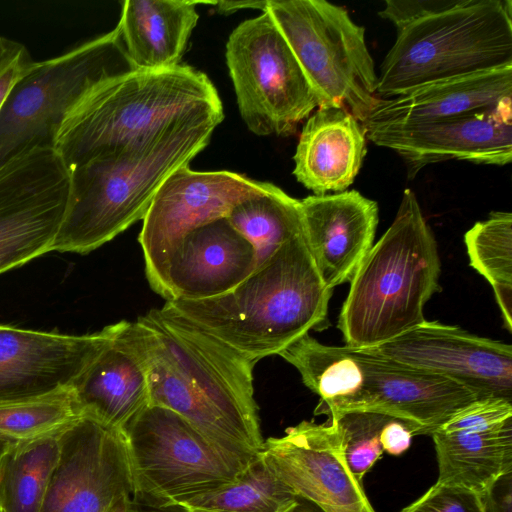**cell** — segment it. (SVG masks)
Masks as SVG:
<instances>
[{
  "label": "cell",
  "instance_id": "38",
  "mask_svg": "<svg viewBox=\"0 0 512 512\" xmlns=\"http://www.w3.org/2000/svg\"><path fill=\"white\" fill-rule=\"evenodd\" d=\"M129 512H186L185 509L175 503H170L152 498L140 492L133 494Z\"/></svg>",
  "mask_w": 512,
  "mask_h": 512
},
{
  "label": "cell",
  "instance_id": "13",
  "mask_svg": "<svg viewBox=\"0 0 512 512\" xmlns=\"http://www.w3.org/2000/svg\"><path fill=\"white\" fill-rule=\"evenodd\" d=\"M266 464L294 494L323 512H376L351 471L337 424L302 421L260 451Z\"/></svg>",
  "mask_w": 512,
  "mask_h": 512
},
{
  "label": "cell",
  "instance_id": "33",
  "mask_svg": "<svg viewBox=\"0 0 512 512\" xmlns=\"http://www.w3.org/2000/svg\"><path fill=\"white\" fill-rule=\"evenodd\" d=\"M401 512H486L481 496L467 488L436 482Z\"/></svg>",
  "mask_w": 512,
  "mask_h": 512
},
{
  "label": "cell",
  "instance_id": "1",
  "mask_svg": "<svg viewBox=\"0 0 512 512\" xmlns=\"http://www.w3.org/2000/svg\"><path fill=\"white\" fill-rule=\"evenodd\" d=\"M137 320L163 352L148 363L149 405L174 411L226 451L259 454L256 363L165 306Z\"/></svg>",
  "mask_w": 512,
  "mask_h": 512
},
{
  "label": "cell",
  "instance_id": "19",
  "mask_svg": "<svg viewBox=\"0 0 512 512\" xmlns=\"http://www.w3.org/2000/svg\"><path fill=\"white\" fill-rule=\"evenodd\" d=\"M256 265L252 244L221 218L183 235L148 282L166 301L200 300L230 291Z\"/></svg>",
  "mask_w": 512,
  "mask_h": 512
},
{
  "label": "cell",
  "instance_id": "14",
  "mask_svg": "<svg viewBox=\"0 0 512 512\" xmlns=\"http://www.w3.org/2000/svg\"><path fill=\"white\" fill-rule=\"evenodd\" d=\"M268 183L230 171H193L189 165L173 171L158 188L138 237L147 280L183 235L227 218L238 203L265 192Z\"/></svg>",
  "mask_w": 512,
  "mask_h": 512
},
{
  "label": "cell",
  "instance_id": "24",
  "mask_svg": "<svg viewBox=\"0 0 512 512\" xmlns=\"http://www.w3.org/2000/svg\"><path fill=\"white\" fill-rule=\"evenodd\" d=\"M512 96V65L429 83L379 99L364 126L419 123L491 108Z\"/></svg>",
  "mask_w": 512,
  "mask_h": 512
},
{
  "label": "cell",
  "instance_id": "12",
  "mask_svg": "<svg viewBox=\"0 0 512 512\" xmlns=\"http://www.w3.org/2000/svg\"><path fill=\"white\" fill-rule=\"evenodd\" d=\"M59 441L41 512H106L136 492L122 431L82 414L59 432Z\"/></svg>",
  "mask_w": 512,
  "mask_h": 512
},
{
  "label": "cell",
  "instance_id": "39",
  "mask_svg": "<svg viewBox=\"0 0 512 512\" xmlns=\"http://www.w3.org/2000/svg\"><path fill=\"white\" fill-rule=\"evenodd\" d=\"M267 1H217V9L220 13L229 14L240 9H266Z\"/></svg>",
  "mask_w": 512,
  "mask_h": 512
},
{
  "label": "cell",
  "instance_id": "40",
  "mask_svg": "<svg viewBox=\"0 0 512 512\" xmlns=\"http://www.w3.org/2000/svg\"><path fill=\"white\" fill-rule=\"evenodd\" d=\"M133 494L122 496L106 512H129Z\"/></svg>",
  "mask_w": 512,
  "mask_h": 512
},
{
  "label": "cell",
  "instance_id": "31",
  "mask_svg": "<svg viewBox=\"0 0 512 512\" xmlns=\"http://www.w3.org/2000/svg\"><path fill=\"white\" fill-rule=\"evenodd\" d=\"M82 415L72 389L0 404V436L12 441L55 433Z\"/></svg>",
  "mask_w": 512,
  "mask_h": 512
},
{
  "label": "cell",
  "instance_id": "17",
  "mask_svg": "<svg viewBox=\"0 0 512 512\" xmlns=\"http://www.w3.org/2000/svg\"><path fill=\"white\" fill-rule=\"evenodd\" d=\"M118 328L67 335L0 325V404L70 389Z\"/></svg>",
  "mask_w": 512,
  "mask_h": 512
},
{
  "label": "cell",
  "instance_id": "29",
  "mask_svg": "<svg viewBox=\"0 0 512 512\" xmlns=\"http://www.w3.org/2000/svg\"><path fill=\"white\" fill-rule=\"evenodd\" d=\"M470 265L492 286L504 319L512 331V214L493 211L464 236Z\"/></svg>",
  "mask_w": 512,
  "mask_h": 512
},
{
  "label": "cell",
  "instance_id": "23",
  "mask_svg": "<svg viewBox=\"0 0 512 512\" xmlns=\"http://www.w3.org/2000/svg\"><path fill=\"white\" fill-rule=\"evenodd\" d=\"M366 155V130L349 112L318 107L303 126L293 174L314 195L343 192L354 182Z\"/></svg>",
  "mask_w": 512,
  "mask_h": 512
},
{
  "label": "cell",
  "instance_id": "7",
  "mask_svg": "<svg viewBox=\"0 0 512 512\" xmlns=\"http://www.w3.org/2000/svg\"><path fill=\"white\" fill-rule=\"evenodd\" d=\"M134 70L117 26L60 56L35 61L0 110V166L36 148L54 149L65 118L92 88Z\"/></svg>",
  "mask_w": 512,
  "mask_h": 512
},
{
  "label": "cell",
  "instance_id": "32",
  "mask_svg": "<svg viewBox=\"0 0 512 512\" xmlns=\"http://www.w3.org/2000/svg\"><path fill=\"white\" fill-rule=\"evenodd\" d=\"M391 417L377 411H350L329 418L337 424L343 438L347 463L361 482L383 453L380 434Z\"/></svg>",
  "mask_w": 512,
  "mask_h": 512
},
{
  "label": "cell",
  "instance_id": "35",
  "mask_svg": "<svg viewBox=\"0 0 512 512\" xmlns=\"http://www.w3.org/2000/svg\"><path fill=\"white\" fill-rule=\"evenodd\" d=\"M34 63L25 45L0 36V110L15 83Z\"/></svg>",
  "mask_w": 512,
  "mask_h": 512
},
{
  "label": "cell",
  "instance_id": "16",
  "mask_svg": "<svg viewBox=\"0 0 512 512\" xmlns=\"http://www.w3.org/2000/svg\"><path fill=\"white\" fill-rule=\"evenodd\" d=\"M364 350L447 377L477 399L512 402L510 344L425 320L391 341Z\"/></svg>",
  "mask_w": 512,
  "mask_h": 512
},
{
  "label": "cell",
  "instance_id": "5",
  "mask_svg": "<svg viewBox=\"0 0 512 512\" xmlns=\"http://www.w3.org/2000/svg\"><path fill=\"white\" fill-rule=\"evenodd\" d=\"M440 273L433 231L416 195L405 189L392 224L350 280L338 319L346 346L376 347L423 323Z\"/></svg>",
  "mask_w": 512,
  "mask_h": 512
},
{
  "label": "cell",
  "instance_id": "42",
  "mask_svg": "<svg viewBox=\"0 0 512 512\" xmlns=\"http://www.w3.org/2000/svg\"><path fill=\"white\" fill-rule=\"evenodd\" d=\"M15 441L0 436V459Z\"/></svg>",
  "mask_w": 512,
  "mask_h": 512
},
{
  "label": "cell",
  "instance_id": "4",
  "mask_svg": "<svg viewBox=\"0 0 512 512\" xmlns=\"http://www.w3.org/2000/svg\"><path fill=\"white\" fill-rule=\"evenodd\" d=\"M221 108L211 80L191 66L134 70L92 88L65 118L54 150L70 170Z\"/></svg>",
  "mask_w": 512,
  "mask_h": 512
},
{
  "label": "cell",
  "instance_id": "36",
  "mask_svg": "<svg viewBox=\"0 0 512 512\" xmlns=\"http://www.w3.org/2000/svg\"><path fill=\"white\" fill-rule=\"evenodd\" d=\"M413 436L408 423L392 416L381 431L380 443L383 451L399 456L410 447Z\"/></svg>",
  "mask_w": 512,
  "mask_h": 512
},
{
  "label": "cell",
  "instance_id": "2",
  "mask_svg": "<svg viewBox=\"0 0 512 512\" xmlns=\"http://www.w3.org/2000/svg\"><path fill=\"white\" fill-rule=\"evenodd\" d=\"M223 108L69 171L65 213L52 251L89 253L143 220L163 181L208 144Z\"/></svg>",
  "mask_w": 512,
  "mask_h": 512
},
{
  "label": "cell",
  "instance_id": "20",
  "mask_svg": "<svg viewBox=\"0 0 512 512\" xmlns=\"http://www.w3.org/2000/svg\"><path fill=\"white\" fill-rule=\"evenodd\" d=\"M365 371L355 411L386 413L408 423L413 435H431L458 411L478 400L461 384L433 372L357 349Z\"/></svg>",
  "mask_w": 512,
  "mask_h": 512
},
{
  "label": "cell",
  "instance_id": "28",
  "mask_svg": "<svg viewBox=\"0 0 512 512\" xmlns=\"http://www.w3.org/2000/svg\"><path fill=\"white\" fill-rule=\"evenodd\" d=\"M227 219L254 247L256 267L284 243L304 233L300 200L272 183L265 192L238 203Z\"/></svg>",
  "mask_w": 512,
  "mask_h": 512
},
{
  "label": "cell",
  "instance_id": "15",
  "mask_svg": "<svg viewBox=\"0 0 512 512\" xmlns=\"http://www.w3.org/2000/svg\"><path fill=\"white\" fill-rule=\"evenodd\" d=\"M364 128L371 142L403 158L410 179L429 164L451 159L493 165L512 160L511 98L452 118Z\"/></svg>",
  "mask_w": 512,
  "mask_h": 512
},
{
  "label": "cell",
  "instance_id": "10",
  "mask_svg": "<svg viewBox=\"0 0 512 512\" xmlns=\"http://www.w3.org/2000/svg\"><path fill=\"white\" fill-rule=\"evenodd\" d=\"M226 62L240 115L254 134H291L318 108L308 79L267 11L231 32Z\"/></svg>",
  "mask_w": 512,
  "mask_h": 512
},
{
  "label": "cell",
  "instance_id": "9",
  "mask_svg": "<svg viewBox=\"0 0 512 512\" xmlns=\"http://www.w3.org/2000/svg\"><path fill=\"white\" fill-rule=\"evenodd\" d=\"M124 434L136 491L175 504L232 484L259 456L226 451L157 405L142 410Z\"/></svg>",
  "mask_w": 512,
  "mask_h": 512
},
{
  "label": "cell",
  "instance_id": "26",
  "mask_svg": "<svg viewBox=\"0 0 512 512\" xmlns=\"http://www.w3.org/2000/svg\"><path fill=\"white\" fill-rule=\"evenodd\" d=\"M278 355L294 366L302 382L320 396L315 414L333 418L357 410L365 387V371L357 349L324 345L307 333Z\"/></svg>",
  "mask_w": 512,
  "mask_h": 512
},
{
  "label": "cell",
  "instance_id": "8",
  "mask_svg": "<svg viewBox=\"0 0 512 512\" xmlns=\"http://www.w3.org/2000/svg\"><path fill=\"white\" fill-rule=\"evenodd\" d=\"M264 11L299 62L318 107L342 108L364 123L380 99L365 28L324 0H268Z\"/></svg>",
  "mask_w": 512,
  "mask_h": 512
},
{
  "label": "cell",
  "instance_id": "34",
  "mask_svg": "<svg viewBox=\"0 0 512 512\" xmlns=\"http://www.w3.org/2000/svg\"><path fill=\"white\" fill-rule=\"evenodd\" d=\"M464 0H386L379 15L392 22L397 32L410 24L450 10Z\"/></svg>",
  "mask_w": 512,
  "mask_h": 512
},
{
  "label": "cell",
  "instance_id": "22",
  "mask_svg": "<svg viewBox=\"0 0 512 512\" xmlns=\"http://www.w3.org/2000/svg\"><path fill=\"white\" fill-rule=\"evenodd\" d=\"M304 237L326 286L350 282L373 246L378 204L356 190L300 200Z\"/></svg>",
  "mask_w": 512,
  "mask_h": 512
},
{
  "label": "cell",
  "instance_id": "3",
  "mask_svg": "<svg viewBox=\"0 0 512 512\" xmlns=\"http://www.w3.org/2000/svg\"><path fill=\"white\" fill-rule=\"evenodd\" d=\"M332 291L303 233L230 291L200 300H170L164 306L257 363L319 329L327 320Z\"/></svg>",
  "mask_w": 512,
  "mask_h": 512
},
{
  "label": "cell",
  "instance_id": "27",
  "mask_svg": "<svg viewBox=\"0 0 512 512\" xmlns=\"http://www.w3.org/2000/svg\"><path fill=\"white\" fill-rule=\"evenodd\" d=\"M60 431L16 441L2 456L0 512H41L60 457Z\"/></svg>",
  "mask_w": 512,
  "mask_h": 512
},
{
  "label": "cell",
  "instance_id": "37",
  "mask_svg": "<svg viewBox=\"0 0 512 512\" xmlns=\"http://www.w3.org/2000/svg\"><path fill=\"white\" fill-rule=\"evenodd\" d=\"M486 512H512V472L480 495Z\"/></svg>",
  "mask_w": 512,
  "mask_h": 512
},
{
  "label": "cell",
  "instance_id": "30",
  "mask_svg": "<svg viewBox=\"0 0 512 512\" xmlns=\"http://www.w3.org/2000/svg\"><path fill=\"white\" fill-rule=\"evenodd\" d=\"M297 501L259 453L232 484L179 505L186 512H290Z\"/></svg>",
  "mask_w": 512,
  "mask_h": 512
},
{
  "label": "cell",
  "instance_id": "21",
  "mask_svg": "<svg viewBox=\"0 0 512 512\" xmlns=\"http://www.w3.org/2000/svg\"><path fill=\"white\" fill-rule=\"evenodd\" d=\"M82 414L124 430L149 406L145 333L136 320L119 321L113 339L71 387Z\"/></svg>",
  "mask_w": 512,
  "mask_h": 512
},
{
  "label": "cell",
  "instance_id": "18",
  "mask_svg": "<svg viewBox=\"0 0 512 512\" xmlns=\"http://www.w3.org/2000/svg\"><path fill=\"white\" fill-rule=\"evenodd\" d=\"M438 462V483L479 495L512 472V402L478 399L431 434Z\"/></svg>",
  "mask_w": 512,
  "mask_h": 512
},
{
  "label": "cell",
  "instance_id": "11",
  "mask_svg": "<svg viewBox=\"0 0 512 512\" xmlns=\"http://www.w3.org/2000/svg\"><path fill=\"white\" fill-rule=\"evenodd\" d=\"M69 185L54 149L36 148L0 166V274L51 252Z\"/></svg>",
  "mask_w": 512,
  "mask_h": 512
},
{
  "label": "cell",
  "instance_id": "25",
  "mask_svg": "<svg viewBox=\"0 0 512 512\" xmlns=\"http://www.w3.org/2000/svg\"><path fill=\"white\" fill-rule=\"evenodd\" d=\"M216 2L188 0H125L117 27L137 70L175 67L185 51L199 15L197 4Z\"/></svg>",
  "mask_w": 512,
  "mask_h": 512
},
{
  "label": "cell",
  "instance_id": "6",
  "mask_svg": "<svg viewBox=\"0 0 512 512\" xmlns=\"http://www.w3.org/2000/svg\"><path fill=\"white\" fill-rule=\"evenodd\" d=\"M512 65V2L464 0L397 32L377 76L380 99Z\"/></svg>",
  "mask_w": 512,
  "mask_h": 512
},
{
  "label": "cell",
  "instance_id": "41",
  "mask_svg": "<svg viewBox=\"0 0 512 512\" xmlns=\"http://www.w3.org/2000/svg\"><path fill=\"white\" fill-rule=\"evenodd\" d=\"M290 512H323L318 506L310 501L298 497L297 504Z\"/></svg>",
  "mask_w": 512,
  "mask_h": 512
}]
</instances>
